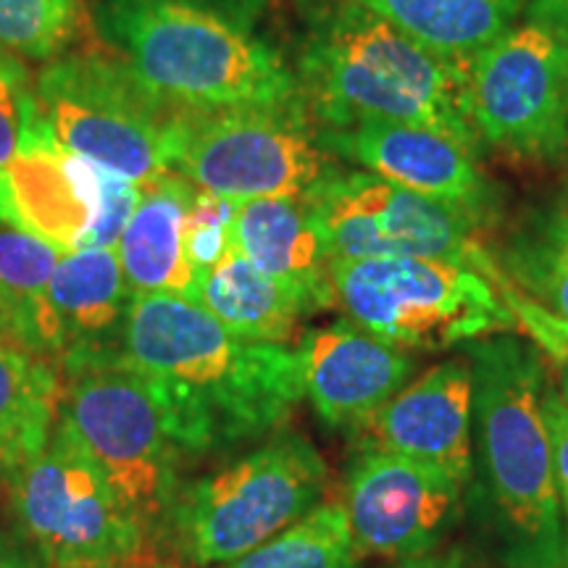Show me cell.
Instances as JSON below:
<instances>
[{"instance_id": "cell-1", "label": "cell", "mask_w": 568, "mask_h": 568, "mask_svg": "<svg viewBox=\"0 0 568 568\" xmlns=\"http://www.w3.org/2000/svg\"><path fill=\"white\" fill-rule=\"evenodd\" d=\"M122 364L161 395L184 456L272 435L303 400L297 353L234 337L193 297L134 295Z\"/></svg>"}, {"instance_id": "cell-2", "label": "cell", "mask_w": 568, "mask_h": 568, "mask_svg": "<svg viewBox=\"0 0 568 568\" xmlns=\"http://www.w3.org/2000/svg\"><path fill=\"white\" fill-rule=\"evenodd\" d=\"M474 466L508 568H568V535L542 416L548 374L510 332L474 339Z\"/></svg>"}, {"instance_id": "cell-3", "label": "cell", "mask_w": 568, "mask_h": 568, "mask_svg": "<svg viewBox=\"0 0 568 568\" xmlns=\"http://www.w3.org/2000/svg\"><path fill=\"white\" fill-rule=\"evenodd\" d=\"M466 69L439 59L364 6L335 0L308 17L295 74L305 111L318 126L366 119L422 124L479 155Z\"/></svg>"}, {"instance_id": "cell-4", "label": "cell", "mask_w": 568, "mask_h": 568, "mask_svg": "<svg viewBox=\"0 0 568 568\" xmlns=\"http://www.w3.org/2000/svg\"><path fill=\"white\" fill-rule=\"evenodd\" d=\"M98 32L174 109L301 103L295 69L205 0H95Z\"/></svg>"}, {"instance_id": "cell-5", "label": "cell", "mask_w": 568, "mask_h": 568, "mask_svg": "<svg viewBox=\"0 0 568 568\" xmlns=\"http://www.w3.org/2000/svg\"><path fill=\"white\" fill-rule=\"evenodd\" d=\"M59 422L80 439L92 464L145 537H166L184 453L161 395L122 361L67 374Z\"/></svg>"}, {"instance_id": "cell-6", "label": "cell", "mask_w": 568, "mask_h": 568, "mask_svg": "<svg viewBox=\"0 0 568 568\" xmlns=\"http://www.w3.org/2000/svg\"><path fill=\"white\" fill-rule=\"evenodd\" d=\"M324 489L322 453L282 432L180 489L166 537L190 564H232L308 516Z\"/></svg>"}, {"instance_id": "cell-7", "label": "cell", "mask_w": 568, "mask_h": 568, "mask_svg": "<svg viewBox=\"0 0 568 568\" xmlns=\"http://www.w3.org/2000/svg\"><path fill=\"white\" fill-rule=\"evenodd\" d=\"M329 280L351 322L408 353L450 351L518 326L500 284L447 261H329Z\"/></svg>"}, {"instance_id": "cell-8", "label": "cell", "mask_w": 568, "mask_h": 568, "mask_svg": "<svg viewBox=\"0 0 568 568\" xmlns=\"http://www.w3.org/2000/svg\"><path fill=\"white\" fill-rule=\"evenodd\" d=\"M34 105L67 151L138 187L172 172L169 132L176 109L119 53L80 51L51 61L34 80Z\"/></svg>"}, {"instance_id": "cell-9", "label": "cell", "mask_w": 568, "mask_h": 568, "mask_svg": "<svg viewBox=\"0 0 568 568\" xmlns=\"http://www.w3.org/2000/svg\"><path fill=\"white\" fill-rule=\"evenodd\" d=\"M169 166L203 193L237 203L301 197L335 169L303 101L258 109H176Z\"/></svg>"}, {"instance_id": "cell-10", "label": "cell", "mask_w": 568, "mask_h": 568, "mask_svg": "<svg viewBox=\"0 0 568 568\" xmlns=\"http://www.w3.org/2000/svg\"><path fill=\"white\" fill-rule=\"evenodd\" d=\"M9 503L17 535L40 568H130L153 558L151 539L61 422L11 477Z\"/></svg>"}, {"instance_id": "cell-11", "label": "cell", "mask_w": 568, "mask_h": 568, "mask_svg": "<svg viewBox=\"0 0 568 568\" xmlns=\"http://www.w3.org/2000/svg\"><path fill=\"white\" fill-rule=\"evenodd\" d=\"M301 197L329 261L432 258L506 282L500 264L479 243L481 222L460 205L414 193L364 169H332Z\"/></svg>"}, {"instance_id": "cell-12", "label": "cell", "mask_w": 568, "mask_h": 568, "mask_svg": "<svg viewBox=\"0 0 568 568\" xmlns=\"http://www.w3.org/2000/svg\"><path fill=\"white\" fill-rule=\"evenodd\" d=\"M138 201V184L67 151L38 113L17 159L0 172V224L34 234L63 255L116 251Z\"/></svg>"}, {"instance_id": "cell-13", "label": "cell", "mask_w": 568, "mask_h": 568, "mask_svg": "<svg viewBox=\"0 0 568 568\" xmlns=\"http://www.w3.org/2000/svg\"><path fill=\"white\" fill-rule=\"evenodd\" d=\"M466 98L481 145L524 161L568 151V45L542 27H514L468 63Z\"/></svg>"}, {"instance_id": "cell-14", "label": "cell", "mask_w": 568, "mask_h": 568, "mask_svg": "<svg viewBox=\"0 0 568 568\" xmlns=\"http://www.w3.org/2000/svg\"><path fill=\"white\" fill-rule=\"evenodd\" d=\"M450 474L389 450L364 447L345 485V514L361 556L410 560L435 550L464 510Z\"/></svg>"}, {"instance_id": "cell-15", "label": "cell", "mask_w": 568, "mask_h": 568, "mask_svg": "<svg viewBox=\"0 0 568 568\" xmlns=\"http://www.w3.org/2000/svg\"><path fill=\"white\" fill-rule=\"evenodd\" d=\"M318 142L326 153L343 155L364 172L460 205L479 222L495 209V190L481 174L477 155L429 126L366 119L347 126H318Z\"/></svg>"}, {"instance_id": "cell-16", "label": "cell", "mask_w": 568, "mask_h": 568, "mask_svg": "<svg viewBox=\"0 0 568 568\" xmlns=\"http://www.w3.org/2000/svg\"><path fill=\"white\" fill-rule=\"evenodd\" d=\"M303 397L332 429L361 435L408 385L416 361L351 318L305 332L295 347Z\"/></svg>"}, {"instance_id": "cell-17", "label": "cell", "mask_w": 568, "mask_h": 568, "mask_svg": "<svg viewBox=\"0 0 568 568\" xmlns=\"http://www.w3.org/2000/svg\"><path fill=\"white\" fill-rule=\"evenodd\" d=\"M361 445L450 474L474 477V374L466 355L410 379L361 432Z\"/></svg>"}, {"instance_id": "cell-18", "label": "cell", "mask_w": 568, "mask_h": 568, "mask_svg": "<svg viewBox=\"0 0 568 568\" xmlns=\"http://www.w3.org/2000/svg\"><path fill=\"white\" fill-rule=\"evenodd\" d=\"M132 297L116 251L61 255L45 290L42 358L59 361L63 374L122 358Z\"/></svg>"}, {"instance_id": "cell-19", "label": "cell", "mask_w": 568, "mask_h": 568, "mask_svg": "<svg viewBox=\"0 0 568 568\" xmlns=\"http://www.w3.org/2000/svg\"><path fill=\"white\" fill-rule=\"evenodd\" d=\"M234 247L261 272L293 290L311 314L337 305L329 255L303 197H255L240 203Z\"/></svg>"}, {"instance_id": "cell-20", "label": "cell", "mask_w": 568, "mask_h": 568, "mask_svg": "<svg viewBox=\"0 0 568 568\" xmlns=\"http://www.w3.org/2000/svg\"><path fill=\"white\" fill-rule=\"evenodd\" d=\"M195 193V184L176 172H163L140 187L138 209L116 243L132 295L193 297L197 276L184 258V219Z\"/></svg>"}, {"instance_id": "cell-21", "label": "cell", "mask_w": 568, "mask_h": 568, "mask_svg": "<svg viewBox=\"0 0 568 568\" xmlns=\"http://www.w3.org/2000/svg\"><path fill=\"white\" fill-rule=\"evenodd\" d=\"M503 297L518 324L556 361H568V219L518 232L503 253Z\"/></svg>"}, {"instance_id": "cell-22", "label": "cell", "mask_w": 568, "mask_h": 568, "mask_svg": "<svg viewBox=\"0 0 568 568\" xmlns=\"http://www.w3.org/2000/svg\"><path fill=\"white\" fill-rule=\"evenodd\" d=\"M193 301L234 337L247 343L287 345L301 329L303 318L311 316L293 290L261 272L234 245L197 280Z\"/></svg>"}, {"instance_id": "cell-23", "label": "cell", "mask_w": 568, "mask_h": 568, "mask_svg": "<svg viewBox=\"0 0 568 568\" xmlns=\"http://www.w3.org/2000/svg\"><path fill=\"white\" fill-rule=\"evenodd\" d=\"M429 48L439 59L468 67L516 27L524 0H353Z\"/></svg>"}, {"instance_id": "cell-24", "label": "cell", "mask_w": 568, "mask_h": 568, "mask_svg": "<svg viewBox=\"0 0 568 568\" xmlns=\"http://www.w3.org/2000/svg\"><path fill=\"white\" fill-rule=\"evenodd\" d=\"M61 389L51 361L0 335V485H9L51 439Z\"/></svg>"}, {"instance_id": "cell-25", "label": "cell", "mask_w": 568, "mask_h": 568, "mask_svg": "<svg viewBox=\"0 0 568 568\" xmlns=\"http://www.w3.org/2000/svg\"><path fill=\"white\" fill-rule=\"evenodd\" d=\"M61 255L45 240L0 224V335L40 358L45 290Z\"/></svg>"}, {"instance_id": "cell-26", "label": "cell", "mask_w": 568, "mask_h": 568, "mask_svg": "<svg viewBox=\"0 0 568 568\" xmlns=\"http://www.w3.org/2000/svg\"><path fill=\"white\" fill-rule=\"evenodd\" d=\"M358 560L345 506L326 503L224 568H358Z\"/></svg>"}, {"instance_id": "cell-27", "label": "cell", "mask_w": 568, "mask_h": 568, "mask_svg": "<svg viewBox=\"0 0 568 568\" xmlns=\"http://www.w3.org/2000/svg\"><path fill=\"white\" fill-rule=\"evenodd\" d=\"M80 30V0H0V48L27 59H53Z\"/></svg>"}, {"instance_id": "cell-28", "label": "cell", "mask_w": 568, "mask_h": 568, "mask_svg": "<svg viewBox=\"0 0 568 568\" xmlns=\"http://www.w3.org/2000/svg\"><path fill=\"white\" fill-rule=\"evenodd\" d=\"M240 203L197 190L184 219V258L197 280L209 274L234 245Z\"/></svg>"}, {"instance_id": "cell-29", "label": "cell", "mask_w": 568, "mask_h": 568, "mask_svg": "<svg viewBox=\"0 0 568 568\" xmlns=\"http://www.w3.org/2000/svg\"><path fill=\"white\" fill-rule=\"evenodd\" d=\"M34 82L19 55L0 48V172L17 159L34 122Z\"/></svg>"}, {"instance_id": "cell-30", "label": "cell", "mask_w": 568, "mask_h": 568, "mask_svg": "<svg viewBox=\"0 0 568 568\" xmlns=\"http://www.w3.org/2000/svg\"><path fill=\"white\" fill-rule=\"evenodd\" d=\"M542 416L550 432L552 474H556L560 514H564L566 535H568V403L558 395V389L552 385H548V389H545Z\"/></svg>"}, {"instance_id": "cell-31", "label": "cell", "mask_w": 568, "mask_h": 568, "mask_svg": "<svg viewBox=\"0 0 568 568\" xmlns=\"http://www.w3.org/2000/svg\"><path fill=\"white\" fill-rule=\"evenodd\" d=\"M524 13L531 24L542 27L568 45V0H524Z\"/></svg>"}, {"instance_id": "cell-32", "label": "cell", "mask_w": 568, "mask_h": 568, "mask_svg": "<svg viewBox=\"0 0 568 568\" xmlns=\"http://www.w3.org/2000/svg\"><path fill=\"white\" fill-rule=\"evenodd\" d=\"M0 568H40V564L19 537L0 529Z\"/></svg>"}, {"instance_id": "cell-33", "label": "cell", "mask_w": 568, "mask_h": 568, "mask_svg": "<svg viewBox=\"0 0 568 568\" xmlns=\"http://www.w3.org/2000/svg\"><path fill=\"white\" fill-rule=\"evenodd\" d=\"M222 11L230 13L237 21H243V24L251 27V17L255 11L261 9V6L266 3V0H222Z\"/></svg>"}, {"instance_id": "cell-34", "label": "cell", "mask_w": 568, "mask_h": 568, "mask_svg": "<svg viewBox=\"0 0 568 568\" xmlns=\"http://www.w3.org/2000/svg\"><path fill=\"white\" fill-rule=\"evenodd\" d=\"M395 568H468L464 564H458V560L453 558H410V560H400V566Z\"/></svg>"}, {"instance_id": "cell-35", "label": "cell", "mask_w": 568, "mask_h": 568, "mask_svg": "<svg viewBox=\"0 0 568 568\" xmlns=\"http://www.w3.org/2000/svg\"><path fill=\"white\" fill-rule=\"evenodd\" d=\"M558 395L568 403V361H558Z\"/></svg>"}, {"instance_id": "cell-36", "label": "cell", "mask_w": 568, "mask_h": 568, "mask_svg": "<svg viewBox=\"0 0 568 568\" xmlns=\"http://www.w3.org/2000/svg\"><path fill=\"white\" fill-rule=\"evenodd\" d=\"M130 568H176V566H169V564H161V560H155V558H148V560H140V564H132Z\"/></svg>"}, {"instance_id": "cell-37", "label": "cell", "mask_w": 568, "mask_h": 568, "mask_svg": "<svg viewBox=\"0 0 568 568\" xmlns=\"http://www.w3.org/2000/svg\"><path fill=\"white\" fill-rule=\"evenodd\" d=\"M560 213H564V216H566V219H568V209H566V211H560Z\"/></svg>"}]
</instances>
